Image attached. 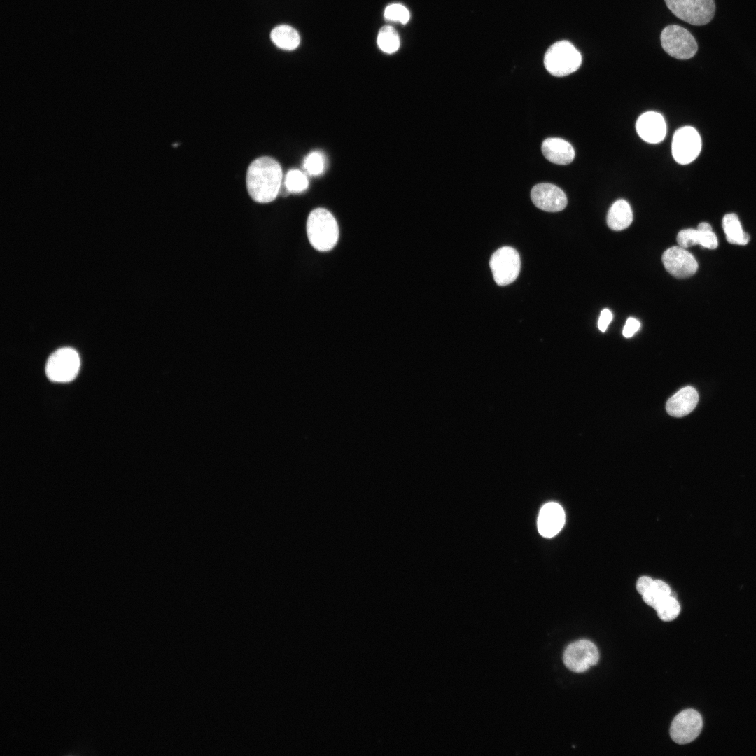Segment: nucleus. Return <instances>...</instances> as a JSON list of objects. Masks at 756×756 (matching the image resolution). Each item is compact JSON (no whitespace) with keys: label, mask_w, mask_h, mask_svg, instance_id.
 Returning <instances> with one entry per match:
<instances>
[{"label":"nucleus","mask_w":756,"mask_h":756,"mask_svg":"<svg viewBox=\"0 0 756 756\" xmlns=\"http://www.w3.org/2000/svg\"><path fill=\"white\" fill-rule=\"evenodd\" d=\"M282 181V169L270 157H260L248 166L246 187L250 197L258 203H269L279 195Z\"/></svg>","instance_id":"f257e3e1"},{"label":"nucleus","mask_w":756,"mask_h":756,"mask_svg":"<svg viewBox=\"0 0 756 756\" xmlns=\"http://www.w3.org/2000/svg\"><path fill=\"white\" fill-rule=\"evenodd\" d=\"M307 234L312 246L318 251H328L337 244L339 227L334 216L324 208H316L309 214L306 225Z\"/></svg>","instance_id":"f03ea898"},{"label":"nucleus","mask_w":756,"mask_h":756,"mask_svg":"<svg viewBox=\"0 0 756 756\" xmlns=\"http://www.w3.org/2000/svg\"><path fill=\"white\" fill-rule=\"evenodd\" d=\"M582 64V55L568 41L552 44L545 52L544 65L547 71L556 77L566 76L577 71Z\"/></svg>","instance_id":"7ed1b4c3"},{"label":"nucleus","mask_w":756,"mask_h":756,"mask_svg":"<svg viewBox=\"0 0 756 756\" xmlns=\"http://www.w3.org/2000/svg\"><path fill=\"white\" fill-rule=\"evenodd\" d=\"M664 51L678 59H689L697 52V43L692 34L685 28L671 24L663 29L660 35Z\"/></svg>","instance_id":"20e7f679"},{"label":"nucleus","mask_w":756,"mask_h":756,"mask_svg":"<svg viewBox=\"0 0 756 756\" xmlns=\"http://www.w3.org/2000/svg\"><path fill=\"white\" fill-rule=\"evenodd\" d=\"M668 8L680 20L693 25L708 24L715 13V0H664Z\"/></svg>","instance_id":"39448f33"},{"label":"nucleus","mask_w":756,"mask_h":756,"mask_svg":"<svg viewBox=\"0 0 756 756\" xmlns=\"http://www.w3.org/2000/svg\"><path fill=\"white\" fill-rule=\"evenodd\" d=\"M80 365L78 354L69 347L57 349L48 359L46 372L50 380L68 382L78 374Z\"/></svg>","instance_id":"423d86ee"},{"label":"nucleus","mask_w":756,"mask_h":756,"mask_svg":"<svg viewBox=\"0 0 756 756\" xmlns=\"http://www.w3.org/2000/svg\"><path fill=\"white\" fill-rule=\"evenodd\" d=\"M489 266L496 284L500 286H507L514 282L519 274V254L512 247H501L492 254Z\"/></svg>","instance_id":"0eeeda50"},{"label":"nucleus","mask_w":756,"mask_h":756,"mask_svg":"<svg viewBox=\"0 0 756 756\" xmlns=\"http://www.w3.org/2000/svg\"><path fill=\"white\" fill-rule=\"evenodd\" d=\"M599 659L597 647L586 639L578 640L569 644L563 654L565 666L575 673H583L596 665Z\"/></svg>","instance_id":"6e6552de"},{"label":"nucleus","mask_w":756,"mask_h":756,"mask_svg":"<svg viewBox=\"0 0 756 756\" xmlns=\"http://www.w3.org/2000/svg\"><path fill=\"white\" fill-rule=\"evenodd\" d=\"M701 150V139L697 130L691 126L678 129L673 136L672 155L679 164H687L694 161Z\"/></svg>","instance_id":"1a4fd4ad"},{"label":"nucleus","mask_w":756,"mask_h":756,"mask_svg":"<svg viewBox=\"0 0 756 756\" xmlns=\"http://www.w3.org/2000/svg\"><path fill=\"white\" fill-rule=\"evenodd\" d=\"M702 726V718L696 710H684L678 713L671 722V738L678 744L689 743L698 737Z\"/></svg>","instance_id":"9d476101"},{"label":"nucleus","mask_w":756,"mask_h":756,"mask_svg":"<svg viewBox=\"0 0 756 756\" xmlns=\"http://www.w3.org/2000/svg\"><path fill=\"white\" fill-rule=\"evenodd\" d=\"M662 260L666 270L676 278L690 277L698 270V263L694 255L680 246L666 250Z\"/></svg>","instance_id":"9b49d317"},{"label":"nucleus","mask_w":756,"mask_h":756,"mask_svg":"<svg viewBox=\"0 0 756 756\" xmlns=\"http://www.w3.org/2000/svg\"><path fill=\"white\" fill-rule=\"evenodd\" d=\"M533 203L539 209L548 212H557L567 205L564 192L556 185L542 183L534 186L531 191Z\"/></svg>","instance_id":"f8f14e48"},{"label":"nucleus","mask_w":756,"mask_h":756,"mask_svg":"<svg viewBox=\"0 0 756 756\" xmlns=\"http://www.w3.org/2000/svg\"><path fill=\"white\" fill-rule=\"evenodd\" d=\"M638 134L645 141L657 144L664 140L666 124L663 115L655 111H647L639 116L636 123Z\"/></svg>","instance_id":"ddd939ff"},{"label":"nucleus","mask_w":756,"mask_h":756,"mask_svg":"<svg viewBox=\"0 0 756 756\" xmlns=\"http://www.w3.org/2000/svg\"><path fill=\"white\" fill-rule=\"evenodd\" d=\"M565 523V513L562 507L556 503L545 504L540 509L537 526L540 534L545 538L556 536Z\"/></svg>","instance_id":"4468645a"},{"label":"nucleus","mask_w":756,"mask_h":756,"mask_svg":"<svg viewBox=\"0 0 756 756\" xmlns=\"http://www.w3.org/2000/svg\"><path fill=\"white\" fill-rule=\"evenodd\" d=\"M677 242L685 248L699 244L708 249H715L718 246L712 227L706 222L699 223L697 229L689 228L680 231L677 235Z\"/></svg>","instance_id":"2eb2a0df"},{"label":"nucleus","mask_w":756,"mask_h":756,"mask_svg":"<svg viewBox=\"0 0 756 756\" xmlns=\"http://www.w3.org/2000/svg\"><path fill=\"white\" fill-rule=\"evenodd\" d=\"M542 153L549 161L557 164H568L575 158V150L567 141L558 137H550L542 144Z\"/></svg>","instance_id":"dca6fc26"},{"label":"nucleus","mask_w":756,"mask_h":756,"mask_svg":"<svg viewBox=\"0 0 756 756\" xmlns=\"http://www.w3.org/2000/svg\"><path fill=\"white\" fill-rule=\"evenodd\" d=\"M698 401L696 390L692 386H685L668 400L666 411L672 416L682 417L692 412Z\"/></svg>","instance_id":"f3484780"},{"label":"nucleus","mask_w":756,"mask_h":756,"mask_svg":"<svg viewBox=\"0 0 756 756\" xmlns=\"http://www.w3.org/2000/svg\"><path fill=\"white\" fill-rule=\"evenodd\" d=\"M632 220L631 206L623 199L615 201L608 211L607 224L613 230L619 231L628 227Z\"/></svg>","instance_id":"a211bd4d"},{"label":"nucleus","mask_w":756,"mask_h":756,"mask_svg":"<svg viewBox=\"0 0 756 756\" xmlns=\"http://www.w3.org/2000/svg\"><path fill=\"white\" fill-rule=\"evenodd\" d=\"M722 227L729 243L736 245H746L748 243L750 236L743 231L736 214H726L722 219Z\"/></svg>","instance_id":"6ab92c4d"},{"label":"nucleus","mask_w":756,"mask_h":756,"mask_svg":"<svg viewBox=\"0 0 756 756\" xmlns=\"http://www.w3.org/2000/svg\"><path fill=\"white\" fill-rule=\"evenodd\" d=\"M270 37L276 46L287 50L295 49L300 42L298 31L292 27L286 24H281L274 28Z\"/></svg>","instance_id":"aec40b11"},{"label":"nucleus","mask_w":756,"mask_h":756,"mask_svg":"<svg viewBox=\"0 0 756 756\" xmlns=\"http://www.w3.org/2000/svg\"><path fill=\"white\" fill-rule=\"evenodd\" d=\"M671 594V588L666 582L655 580L642 597L647 605L654 608L658 603Z\"/></svg>","instance_id":"412c9836"},{"label":"nucleus","mask_w":756,"mask_h":756,"mask_svg":"<svg viewBox=\"0 0 756 756\" xmlns=\"http://www.w3.org/2000/svg\"><path fill=\"white\" fill-rule=\"evenodd\" d=\"M377 44L379 48L388 54L397 51L400 47V38L397 31L391 26L382 27L378 33Z\"/></svg>","instance_id":"4be33fe9"},{"label":"nucleus","mask_w":756,"mask_h":756,"mask_svg":"<svg viewBox=\"0 0 756 756\" xmlns=\"http://www.w3.org/2000/svg\"><path fill=\"white\" fill-rule=\"evenodd\" d=\"M658 617L664 622L675 620L680 612V606L673 593L662 600L654 608Z\"/></svg>","instance_id":"5701e85b"},{"label":"nucleus","mask_w":756,"mask_h":756,"mask_svg":"<svg viewBox=\"0 0 756 756\" xmlns=\"http://www.w3.org/2000/svg\"><path fill=\"white\" fill-rule=\"evenodd\" d=\"M284 183L286 190L293 193L304 191L309 185L307 176L298 169L290 170L286 174Z\"/></svg>","instance_id":"b1692460"},{"label":"nucleus","mask_w":756,"mask_h":756,"mask_svg":"<svg viewBox=\"0 0 756 756\" xmlns=\"http://www.w3.org/2000/svg\"><path fill=\"white\" fill-rule=\"evenodd\" d=\"M303 167L309 175H320L325 169L324 156L318 151L312 152L305 158Z\"/></svg>","instance_id":"393cba45"},{"label":"nucleus","mask_w":756,"mask_h":756,"mask_svg":"<svg viewBox=\"0 0 756 756\" xmlns=\"http://www.w3.org/2000/svg\"><path fill=\"white\" fill-rule=\"evenodd\" d=\"M384 17L388 20L398 21L402 24H406L410 20V12L404 6L393 4L386 8Z\"/></svg>","instance_id":"a878e982"},{"label":"nucleus","mask_w":756,"mask_h":756,"mask_svg":"<svg viewBox=\"0 0 756 756\" xmlns=\"http://www.w3.org/2000/svg\"><path fill=\"white\" fill-rule=\"evenodd\" d=\"M640 322L634 318H629L623 328V335L625 337H632L640 328Z\"/></svg>","instance_id":"bb28decb"},{"label":"nucleus","mask_w":756,"mask_h":756,"mask_svg":"<svg viewBox=\"0 0 756 756\" xmlns=\"http://www.w3.org/2000/svg\"><path fill=\"white\" fill-rule=\"evenodd\" d=\"M612 319V314L611 312L608 309H604L601 312L598 327L601 332H605Z\"/></svg>","instance_id":"cd10ccee"},{"label":"nucleus","mask_w":756,"mask_h":756,"mask_svg":"<svg viewBox=\"0 0 756 756\" xmlns=\"http://www.w3.org/2000/svg\"><path fill=\"white\" fill-rule=\"evenodd\" d=\"M653 582V580L650 577L643 576L640 577L636 583V589L639 594L643 595L647 589L650 587Z\"/></svg>","instance_id":"c85d7f7f"}]
</instances>
